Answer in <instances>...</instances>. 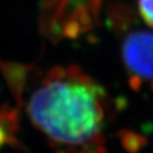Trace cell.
<instances>
[{
  "label": "cell",
  "instance_id": "cell-1",
  "mask_svg": "<svg viewBox=\"0 0 153 153\" xmlns=\"http://www.w3.org/2000/svg\"><path fill=\"white\" fill-rule=\"evenodd\" d=\"M108 110L103 86L76 66L49 70L27 102L35 128L72 152H101Z\"/></svg>",
  "mask_w": 153,
  "mask_h": 153
},
{
  "label": "cell",
  "instance_id": "cell-2",
  "mask_svg": "<svg viewBox=\"0 0 153 153\" xmlns=\"http://www.w3.org/2000/svg\"><path fill=\"white\" fill-rule=\"evenodd\" d=\"M102 0H43V28L54 37H76L99 17Z\"/></svg>",
  "mask_w": 153,
  "mask_h": 153
},
{
  "label": "cell",
  "instance_id": "cell-3",
  "mask_svg": "<svg viewBox=\"0 0 153 153\" xmlns=\"http://www.w3.org/2000/svg\"><path fill=\"white\" fill-rule=\"evenodd\" d=\"M121 59L135 91L149 88L153 91V32L134 30L124 36Z\"/></svg>",
  "mask_w": 153,
  "mask_h": 153
},
{
  "label": "cell",
  "instance_id": "cell-4",
  "mask_svg": "<svg viewBox=\"0 0 153 153\" xmlns=\"http://www.w3.org/2000/svg\"><path fill=\"white\" fill-rule=\"evenodd\" d=\"M137 7L143 20L153 29V0H137Z\"/></svg>",
  "mask_w": 153,
  "mask_h": 153
},
{
  "label": "cell",
  "instance_id": "cell-5",
  "mask_svg": "<svg viewBox=\"0 0 153 153\" xmlns=\"http://www.w3.org/2000/svg\"><path fill=\"white\" fill-rule=\"evenodd\" d=\"M15 116L12 112H7V114L2 115L0 117V147L9 143L10 137L12 136L10 128V122L14 119Z\"/></svg>",
  "mask_w": 153,
  "mask_h": 153
}]
</instances>
